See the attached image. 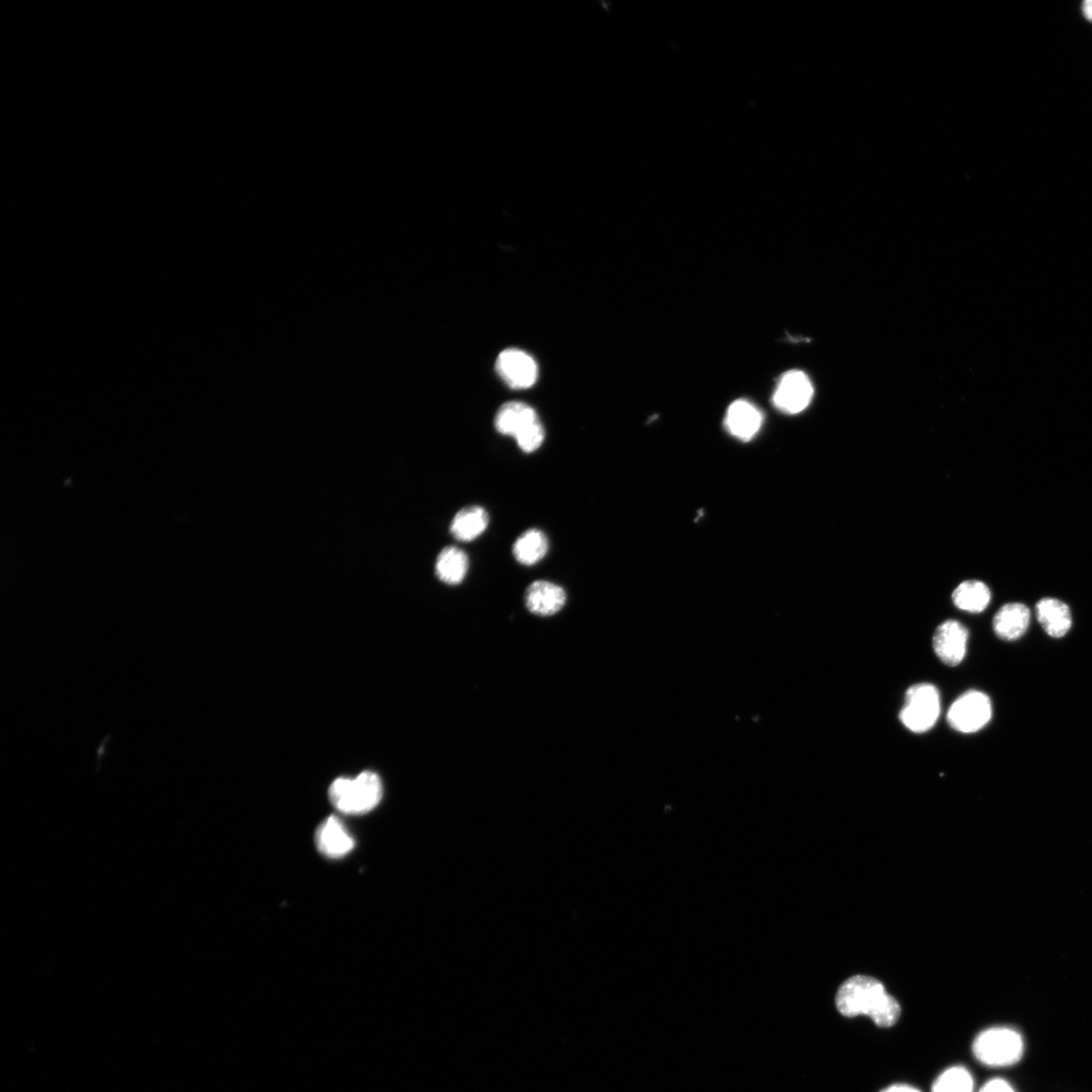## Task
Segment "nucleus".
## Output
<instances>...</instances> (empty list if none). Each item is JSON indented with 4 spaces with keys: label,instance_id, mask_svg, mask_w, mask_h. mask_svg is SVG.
Returning <instances> with one entry per match:
<instances>
[{
    "label": "nucleus",
    "instance_id": "obj_1",
    "mask_svg": "<svg viewBox=\"0 0 1092 1092\" xmlns=\"http://www.w3.org/2000/svg\"><path fill=\"white\" fill-rule=\"evenodd\" d=\"M835 1005L846 1017L869 1016L878 1026H893L900 1018L901 1007L877 979L856 975L844 981L835 996Z\"/></svg>",
    "mask_w": 1092,
    "mask_h": 1092
},
{
    "label": "nucleus",
    "instance_id": "obj_2",
    "mask_svg": "<svg viewBox=\"0 0 1092 1092\" xmlns=\"http://www.w3.org/2000/svg\"><path fill=\"white\" fill-rule=\"evenodd\" d=\"M382 783L373 771L355 778H338L329 788L332 805L344 814L361 815L373 810L382 798Z\"/></svg>",
    "mask_w": 1092,
    "mask_h": 1092
},
{
    "label": "nucleus",
    "instance_id": "obj_3",
    "mask_svg": "<svg viewBox=\"0 0 1092 1092\" xmlns=\"http://www.w3.org/2000/svg\"><path fill=\"white\" fill-rule=\"evenodd\" d=\"M1020 1033L1009 1027H992L982 1031L973 1042L976 1059L989 1067H1007L1017 1063L1023 1054Z\"/></svg>",
    "mask_w": 1092,
    "mask_h": 1092
},
{
    "label": "nucleus",
    "instance_id": "obj_4",
    "mask_svg": "<svg viewBox=\"0 0 1092 1092\" xmlns=\"http://www.w3.org/2000/svg\"><path fill=\"white\" fill-rule=\"evenodd\" d=\"M940 703L937 689L931 684L911 686L905 696V705L899 718L912 732L923 733L931 729L939 716Z\"/></svg>",
    "mask_w": 1092,
    "mask_h": 1092
},
{
    "label": "nucleus",
    "instance_id": "obj_5",
    "mask_svg": "<svg viewBox=\"0 0 1092 1092\" xmlns=\"http://www.w3.org/2000/svg\"><path fill=\"white\" fill-rule=\"evenodd\" d=\"M991 716L989 697L980 691L971 690L951 704L946 719L952 729L962 733H973L983 728Z\"/></svg>",
    "mask_w": 1092,
    "mask_h": 1092
},
{
    "label": "nucleus",
    "instance_id": "obj_6",
    "mask_svg": "<svg viewBox=\"0 0 1092 1092\" xmlns=\"http://www.w3.org/2000/svg\"><path fill=\"white\" fill-rule=\"evenodd\" d=\"M499 377L512 388L531 387L538 377V366L532 356L523 350L509 348L499 353L495 361Z\"/></svg>",
    "mask_w": 1092,
    "mask_h": 1092
},
{
    "label": "nucleus",
    "instance_id": "obj_7",
    "mask_svg": "<svg viewBox=\"0 0 1092 1092\" xmlns=\"http://www.w3.org/2000/svg\"><path fill=\"white\" fill-rule=\"evenodd\" d=\"M813 396V386L808 376L799 370L785 373L780 379L772 399L775 405L787 414L805 410Z\"/></svg>",
    "mask_w": 1092,
    "mask_h": 1092
},
{
    "label": "nucleus",
    "instance_id": "obj_8",
    "mask_svg": "<svg viewBox=\"0 0 1092 1092\" xmlns=\"http://www.w3.org/2000/svg\"><path fill=\"white\" fill-rule=\"evenodd\" d=\"M968 630L956 620H946L935 630L932 639L936 656L946 665L959 664L967 649Z\"/></svg>",
    "mask_w": 1092,
    "mask_h": 1092
},
{
    "label": "nucleus",
    "instance_id": "obj_9",
    "mask_svg": "<svg viewBox=\"0 0 1092 1092\" xmlns=\"http://www.w3.org/2000/svg\"><path fill=\"white\" fill-rule=\"evenodd\" d=\"M315 844L324 855L336 858L348 854L354 848L355 841L343 822L336 816H330L317 827Z\"/></svg>",
    "mask_w": 1092,
    "mask_h": 1092
},
{
    "label": "nucleus",
    "instance_id": "obj_10",
    "mask_svg": "<svg viewBox=\"0 0 1092 1092\" xmlns=\"http://www.w3.org/2000/svg\"><path fill=\"white\" fill-rule=\"evenodd\" d=\"M565 602V590L560 585L547 580L533 581L525 593L527 609L539 616L556 614L563 608Z\"/></svg>",
    "mask_w": 1092,
    "mask_h": 1092
},
{
    "label": "nucleus",
    "instance_id": "obj_11",
    "mask_svg": "<svg viewBox=\"0 0 1092 1092\" xmlns=\"http://www.w3.org/2000/svg\"><path fill=\"white\" fill-rule=\"evenodd\" d=\"M760 412L750 402L738 399L732 402L726 414V427L729 432L742 441H749L758 432L761 425Z\"/></svg>",
    "mask_w": 1092,
    "mask_h": 1092
},
{
    "label": "nucleus",
    "instance_id": "obj_12",
    "mask_svg": "<svg viewBox=\"0 0 1092 1092\" xmlns=\"http://www.w3.org/2000/svg\"><path fill=\"white\" fill-rule=\"evenodd\" d=\"M1030 612L1020 603L1002 606L993 619L995 634L1003 640H1015L1021 637L1029 625Z\"/></svg>",
    "mask_w": 1092,
    "mask_h": 1092
},
{
    "label": "nucleus",
    "instance_id": "obj_13",
    "mask_svg": "<svg viewBox=\"0 0 1092 1092\" xmlns=\"http://www.w3.org/2000/svg\"><path fill=\"white\" fill-rule=\"evenodd\" d=\"M1035 610L1039 624L1051 637L1061 638L1070 630L1072 615L1064 602L1044 598L1037 602Z\"/></svg>",
    "mask_w": 1092,
    "mask_h": 1092
},
{
    "label": "nucleus",
    "instance_id": "obj_14",
    "mask_svg": "<svg viewBox=\"0 0 1092 1092\" xmlns=\"http://www.w3.org/2000/svg\"><path fill=\"white\" fill-rule=\"evenodd\" d=\"M539 420L536 411L521 401H509L500 405L494 417V427L498 433L515 437L532 423Z\"/></svg>",
    "mask_w": 1092,
    "mask_h": 1092
},
{
    "label": "nucleus",
    "instance_id": "obj_15",
    "mask_svg": "<svg viewBox=\"0 0 1092 1092\" xmlns=\"http://www.w3.org/2000/svg\"><path fill=\"white\" fill-rule=\"evenodd\" d=\"M487 512L479 506L461 509L450 525L452 536L462 542H469L480 536L488 525Z\"/></svg>",
    "mask_w": 1092,
    "mask_h": 1092
},
{
    "label": "nucleus",
    "instance_id": "obj_16",
    "mask_svg": "<svg viewBox=\"0 0 1092 1092\" xmlns=\"http://www.w3.org/2000/svg\"><path fill=\"white\" fill-rule=\"evenodd\" d=\"M468 566V556L462 549L447 546L439 553L435 570L441 581L447 584H458L466 576Z\"/></svg>",
    "mask_w": 1092,
    "mask_h": 1092
},
{
    "label": "nucleus",
    "instance_id": "obj_17",
    "mask_svg": "<svg viewBox=\"0 0 1092 1092\" xmlns=\"http://www.w3.org/2000/svg\"><path fill=\"white\" fill-rule=\"evenodd\" d=\"M548 551V539L539 529L522 533L513 545L515 559L523 565H533L544 558Z\"/></svg>",
    "mask_w": 1092,
    "mask_h": 1092
},
{
    "label": "nucleus",
    "instance_id": "obj_18",
    "mask_svg": "<svg viewBox=\"0 0 1092 1092\" xmlns=\"http://www.w3.org/2000/svg\"><path fill=\"white\" fill-rule=\"evenodd\" d=\"M951 599L959 609L970 613H980L988 606L991 593L982 581L966 580L956 587Z\"/></svg>",
    "mask_w": 1092,
    "mask_h": 1092
},
{
    "label": "nucleus",
    "instance_id": "obj_19",
    "mask_svg": "<svg viewBox=\"0 0 1092 1092\" xmlns=\"http://www.w3.org/2000/svg\"><path fill=\"white\" fill-rule=\"evenodd\" d=\"M932 1092H973L974 1081L964 1067H951L943 1071L934 1081Z\"/></svg>",
    "mask_w": 1092,
    "mask_h": 1092
},
{
    "label": "nucleus",
    "instance_id": "obj_20",
    "mask_svg": "<svg viewBox=\"0 0 1092 1092\" xmlns=\"http://www.w3.org/2000/svg\"><path fill=\"white\" fill-rule=\"evenodd\" d=\"M544 438L545 431L540 420L532 423L514 437L518 447L525 453L536 451L542 445Z\"/></svg>",
    "mask_w": 1092,
    "mask_h": 1092
},
{
    "label": "nucleus",
    "instance_id": "obj_21",
    "mask_svg": "<svg viewBox=\"0 0 1092 1092\" xmlns=\"http://www.w3.org/2000/svg\"><path fill=\"white\" fill-rule=\"evenodd\" d=\"M980 1092H1015L1012 1086L1001 1078H994L986 1082Z\"/></svg>",
    "mask_w": 1092,
    "mask_h": 1092
},
{
    "label": "nucleus",
    "instance_id": "obj_22",
    "mask_svg": "<svg viewBox=\"0 0 1092 1092\" xmlns=\"http://www.w3.org/2000/svg\"><path fill=\"white\" fill-rule=\"evenodd\" d=\"M881 1092H920V1091L917 1090L916 1088L912 1087V1086L896 1084V1085L889 1086L888 1088L882 1090Z\"/></svg>",
    "mask_w": 1092,
    "mask_h": 1092
},
{
    "label": "nucleus",
    "instance_id": "obj_23",
    "mask_svg": "<svg viewBox=\"0 0 1092 1092\" xmlns=\"http://www.w3.org/2000/svg\"><path fill=\"white\" fill-rule=\"evenodd\" d=\"M1083 13L1088 20L1092 21V0L1083 2Z\"/></svg>",
    "mask_w": 1092,
    "mask_h": 1092
}]
</instances>
